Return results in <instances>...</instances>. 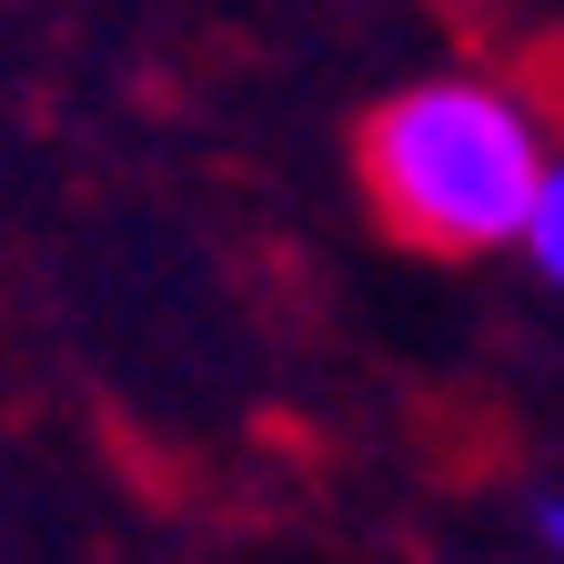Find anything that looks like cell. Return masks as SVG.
Returning a JSON list of instances; mask_svg holds the SVG:
<instances>
[{"label":"cell","instance_id":"7a4b0ae2","mask_svg":"<svg viewBox=\"0 0 564 564\" xmlns=\"http://www.w3.org/2000/svg\"><path fill=\"white\" fill-rule=\"evenodd\" d=\"M554 293H564V162H544V182H534V212H524V242H514Z\"/></svg>","mask_w":564,"mask_h":564},{"label":"cell","instance_id":"6da1fadb","mask_svg":"<svg viewBox=\"0 0 564 564\" xmlns=\"http://www.w3.org/2000/svg\"><path fill=\"white\" fill-rule=\"evenodd\" d=\"M544 131L505 82H413L364 121V192L383 212V232L413 252H514L524 212L544 182Z\"/></svg>","mask_w":564,"mask_h":564},{"label":"cell","instance_id":"3957f363","mask_svg":"<svg viewBox=\"0 0 564 564\" xmlns=\"http://www.w3.org/2000/svg\"><path fill=\"white\" fill-rule=\"evenodd\" d=\"M534 534H544V554H564V494H554V484L534 494Z\"/></svg>","mask_w":564,"mask_h":564}]
</instances>
